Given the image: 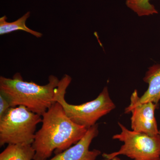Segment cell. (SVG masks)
I'll return each instance as SVG.
<instances>
[{
	"instance_id": "cell-3",
	"label": "cell",
	"mask_w": 160,
	"mask_h": 160,
	"mask_svg": "<svg viewBox=\"0 0 160 160\" xmlns=\"http://www.w3.org/2000/svg\"><path fill=\"white\" fill-rule=\"evenodd\" d=\"M71 81L72 78L69 75L63 76L57 88L55 99L61 104L67 116L74 122L88 129L95 125L100 118L115 108L106 86L92 101L78 105L67 103L65 96Z\"/></svg>"
},
{
	"instance_id": "cell-9",
	"label": "cell",
	"mask_w": 160,
	"mask_h": 160,
	"mask_svg": "<svg viewBox=\"0 0 160 160\" xmlns=\"http://www.w3.org/2000/svg\"><path fill=\"white\" fill-rule=\"evenodd\" d=\"M35 153L32 145H8L0 154V160H33Z\"/></svg>"
},
{
	"instance_id": "cell-6",
	"label": "cell",
	"mask_w": 160,
	"mask_h": 160,
	"mask_svg": "<svg viewBox=\"0 0 160 160\" xmlns=\"http://www.w3.org/2000/svg\"><path fill=\"white\" fill-rule=\"evenodd\" d=\"M138 92L135 89L130 97V104L125 113L131 112V128L133 131L153 136L159 133L155 111L158 105L152 102H140Z\"/></svg>"
},
{
	"instance_id": "cell-7",
	"label": "cell",
	"mask_w": 160,
	"mask_h": 160,
	"mask_svg": "<svg viewBox=\"0 0 160 160\" xmlns=\"http://www.w3.org/2000/svg\"><path fill=\"white\" fill-rule=\"evenodd\" d=\"M98 133V125L96 124L88 129L82 138L76 144L48 160H96L101 152L96 149L89 150V146Z\"/></svg>"
},
{
	"instance_id": "cell-11",
	"label": "cell",
	"mask_w": 160,
	"mask_h": 160,
	"mask_svg": "<svg viewBox=\"0 0 160 160\" xmlns=\"http://www.w3.org/2000/svg\"><path fill=\"white\" fill-rule=\"evenodd\" d=\"M151 0H126L127 7L135 12L138 16H148L158 14L154 5L150 4Z\"/></svg>"
},
{
	"instance_id": "cell-2",
	"label": "cell",
	"mask_w": 160,
	"mask_h": 160,
	"mask_svg": "<svg viewBox=\"0 0 160 160\" xmlns=\"http://www.w3.org/2000/svg\"><path fill=\"white\" fill-rule=\"evenodd\" d=\"M49 82L41 86L24 81L20 73L12 78L0 77V94L6 98L11 107L22 106L42 116L55 102L56 91L60 80L50 75Z\"/></svg>"
},
{
	"instance_id": "cell-5",
	"label": "cell",
	"mask_w": 160,
	"mask_h": 160,
	"mask_svg": "<svg viewBox=\"0 0 160 160\" xmlns=\"http://www.w3.org/2000/svg\"><path fill=\"white\" fill-rule=\"evenodd\" d=\"M118 124L121 129V133L113 135L112 139L123 142L124 144L118 151L103 153V158L111 159L123 155L133 160H160L159 133L151 136L129 130L121 123Z\"/></svg>"
},
{
	"instance_id": "cell-1",
	"label": "cell",
	"mask_w": 160,
	"mask_h": 160,
	"mask_svg": "<svg viewBox=\"0 0 160 160\" xmlns=\"http://www.w3.org/2000/svg\"><path fill=\"white\" fill-rule=\"evenodd\" d=\"M42 116V126L32 144L33 160H47L53 152L58 154L82 138L88 129L74 122L56 102Z\"/></svg>"
},
{
	"instance_id": "cell-10",
	"label": "cell",
	"mask_w": 160,
	"mask_h": 160,
	"mask_svg": "<svg viewBox=\"0 0 160 160\" xmlns=\"http://www.w3.org/2000/svg\"><path fill=\"white\" fill-rule=\"evenodd\" d=\"M30 15V12L25 13L22 17L12 22H7V17L6 15L0 18V35L7 34L13 32L21 30L28 32L37 38H40L43 34L39 32L34 31L29 29L26 25V22Z\"/></svg>"
},
{
	"instance_id": "cell-8",
	"label": "cell",
	"mask_w": 160,
	"mask_h": 160,
	"mask_svg": "<svg viewBox=\"0 0 160 160\" xmlns=\"http://www.w3.org/2000/svg\"><path fill=\"white\" fill-rule=\"evenodd\" d=\"M143 81L149 85L141 97L140 102H152L158 104L160 101V64H154L148 68Z\"/></svg>"
},
{
	"instance_id": "cell-13",
	"label": "cell",
	"mask_w": 160,
	"mask_h": 160,
	"mask_svg": "<svg viewBox=\"0 0 160 160\" xmlns=\"http://www.w3.org/2000/svg\"><path fill=\"white\" fill-rule=\"evenodd\" d=\"M102 160H121L118 157H115L112 158L111 159H108L105 158V159H103Z\"/></svg>"
},
{
	"instance_id": "cell-12",
	"label": "cell",
	"mask_w": 160,
	"mask_h": 160,
	"mask_svg": "<svg viewBox=\"0 0 160 160\" xmlns=\"http://www.w3.org/2000/svg\"><path fill=\"white\" fill-rule=\"evenodd\" d=\"M11 107L7 99L0 94V118L6 114Z\"/></svg>"
},
{
	"instance_id": "cell-4",
	"label": "cell",
	"mask_w": 160,
	"mask_h": 160,
	"mask_svg": "<svg viewBox=\"0 0 160 160\" xmlns=\"http://www.w3.org/2000/svg\"><path fill=\"white\" fill-rule=\"evenodd\" d=\"M42 116L24 106L11 107L0 118V146L32 145Z\"/></svg>"
},
{
	"instance_id": "cell-14",
	"label": "cell",
	"mask_w": 160,
	"mask_h": 160,
	"mask_svg": "<svg viewBox=\"0 0 160 160\" xmlns=\"http://www.w3.org/2000/svg\"><path fill=\"white\" fill-rule=\"evenodd\" d=\"M159 134H160V130H159Z\"/></svg>"
}]
</instances>
